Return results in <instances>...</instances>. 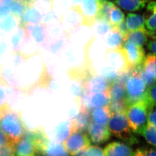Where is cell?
<instances>
[{
    "label": "cell",
    "instance_id": "obj_1",
    "mask_svg": "<svg viewBox=\"0 0 156 156\" xmlns=\"http://www.w3.org/2000/svg\"><path fill=\"white\" fill-rule=\"evenodd\" d=\"M3 115L0 120V129L9 141L16 144L23 136L27 128L20 112L14 110L7 103L3 105Z\"/></svg>",
    "mask_w": 156,
    "mask_h": 156
},
{
    "label": "cell",
    "instance_id": "obj_2",
    "mask_svg": "<svg viewBox=\"0 0 156 156\" xmlns=\"http://www.w3.org/2000/svg\"><path fill=\"white\" fill-rule=\"evenodd\" d=\"M125 88L124 101L127 107L143 100L147 86L137 67L132 69L130 75L125 82Z\"/></svg>",
    "mask_w": 156,
    "mask_h": 156
},
{
    "label": "cell",
    "instance_id": "obj_3",
    "mask_svg": "<svg viewBox=\"0 0 156 156\" xmlns=\"http://www.w3.org/2000/svg\"><path fill=\"white\" fill-rule=\"evenodd\" d=\"M108 127L111 134L123 140L129 144L136 143V139L133 135L128 119L125 113H116L111 115Z\"/></svg>",
    "mask_w": 156,
    "mask_h": 156
},
{
    "label": "cell",
    "instance_id": "obj_4",
    "mask_svg": "<svg viewBox=\"0 0 156 156\" xmlns=\"http://www.w3.org/2000/svg\"><path fill=\"white\" fill-rule=\"evenodd\" d=\"M131 130L137 133L146 125L147 121V109L143 100L128 106L125 112Z\"/></svg>",
    "mask_w": 156,
    "mask_h": 156
},
{
    "label": "cell",
    "instance_id": "obj_5",
    "mask_svg": "<svg viewBox=\"0 0 156 156\" xmlns=\"http://www.w3.org/2000/svg\"><path fill=\"white\" fill-rule=\"evenodd\" d=\"M67 151L71 156L90 146V141L85 131L75 130L70 132L67 139L62 142Z\"/></svg>",
    "mask_w": 156,
    "mask_h": 156
},
{
    "label": "cell",
    "instance_id": "obj_6",
    "mask_svg": "<svg viewBox=\"0 0 156 156\" xmlns=\"http://www.w3.org/2000/svg\"><path fill=\"white\" fill-rule=\"evenodd\" d=\"M64 34L69 39L71 34L76 28L84 24V19L78 8L71 7L59 17Z\"/></svg>",
    "mask_w": 156,
    "mask_h": 156
},
{
    "label": "cell",
    "instance_id": "obj_7",
    "mask_svg": "<svg viewBox=\"0 0 156 156\" xmlns=\"http://www.w3.org/2000/svg\"><path fill=\"white\" fill-rule=\"evenodd\" d=\"M104 59L108 66L113 68L119 74L131 70L122 48L107 49Z\"/></svg>",
    "mask_w": 156,
    "mask_h": 156
},
{
    "label": "cell",
    "instance_id": "obj_8",
    "mask_svg": "<svg viewBox=\"0 0 156 156\" xmlns=\"http://www.w3.org/2000/svg\"><path fill=\"white\" fill-rule=\"evenodd\" d=\"M122 49L125 53L130 69L140 66L145 59V53L143 47L135 46L124 41Z\"/></svg>",
    "mask_w": 156,
    "mask_h": 156
},
{
    "label": "cell",
    "instance_id": "obj_9",
    "mask_svg": "<svg viewBox=\"0 0 156 156\" xmlns=\"http://www.w3.org/2000/svg\"><path fill=\"white\" fill-rule=\"evenodd\" d=\"M101 2L97 0H83L78 8L84 19V24L91 27L96 20Z\"/></svg>",
    "mask_w": 156,
    "mask_h": 156
},
{
    "label": "cell",
    "instance_id": "obj_10",
    "mask_svg": "<svg viewBox=\"0 0 156 156\" xmlns=\"http://www.w3.org/2000/svg\"><path fill=\"white\" fill-rule=\"evenodd\" d=\"M24 29L30 40H33L38 46L44 47L47 41V35L44 24H27Z\"/></svg>",
    "mask_w": 156,
    "mask_h": 156
},
{
    "label": "cell",
    "instance_id": "obj_11",
    "mask_svg": "<svg viewBox=\"0 0 156 156\" xmlns=\"http://www.w3.org/2000/svg\"><path fill=\"white\" fill-rule=\"evenodd\" d=\"M90 140L94 144H101L110 138L111 133L107 125H102L91 122L87 129Z\"/></svg>",
    "mask_w": 156,
    "mask_h": 156
},
{
    "label": "cell",
    "instance_id": "obj_12",
    "mask_svg": "<svg viewBox=\"0 0 156 156\" xmlns=\"http://www.w3.org/2000/svg\"><path fill=\"white\" fill-rule=\"evenodd\" d=\"M83 92L101 93L107 91L109 83L101 76L94 73L82 83Z\"/></svg>",
    "mask_w": 156,
    "mask_h": 156
},
{
    "label": "cell",
    "instance_id": "obj_13",
    "mask_svg": "<svg viewBox=\"0 0 156 156\" xmlns=\"http://www.w3.org/2000/svg\"><path fill=\"white\" fill-rule=\"evenodd\" d=\"M38 154L35 143L27 136L23 135L16 144L15 156H35Z\"/></svg>",
    "mask_w": 156,
    "mask_h": 156
},
{
    "label": "cell",
    "instance_id": "obj_14",
    "mask_svg": "<svg viewBox=\"0 0 156 156\" xmlns=\"http://www.w3.org/2000/svg\"><path fill=\"white\" fill-rule=\"evenodd\" d=\"M105 156H134V152L125 143L115 141L109 144L105 148Z\"/></svg>",
    "mask_w": 156,
    "mask_h": 156
},
{
    "label": "cell",
    "instance_id": "obj_15",
    "mask_svg": "<svg viewBox=\"0 0 156 156\" xmlns=\"http://www.w3.org/2000/svg\"><path fill=\"white\" fill-rule=\"evenodd\" d=\"M91 122L90 111L80 108L79 113L71 121L70 132L75 130L86 131Z\"/></svg>",
    "mask_w": 156,
    "mask_h": 156
},
{
    "label": "cell",
    "instance_id": "obj_16",
    "mask_svg": "<svg viewBox=\"0 0 156 156\" xmlns=\"http://www.w3.org/2000/svg\"><path fill=\"white\" fill-rule=\"evenodd\" d=\"M144 27L149 37H155L156 31V3L151 1L147 5V10L144 16Z\"/></svg>",
    "mask_w": 156,
    "mask_h": 156
},
{
    "label": "cell",
    "instance_id": "obj_17",
    "mask_svg": "<svg viewBox=\"0 0 156 156\" xmlns=\"http://www.w3.org/2000/svg\"><path fill=\"white\" fill-rule=\"evenodd\" d=\"M43 15L35 8L34 5L28 7L23 16L18 21V25L24 27L27 24H38L41 23Z\"/></svg>",
    "mask_w": 156,
    "mask_h": 156
},
{
    "label": "cell",
    "instance_id": "obj_18",
    "mask_svg": "<svg viewBox=\"0 0 156 156\" xmlns=\"http://www.w3.org/2000/svg\"><path fill=\"white\" fill-rule=\"evenodd\" d=\"M111 116V114L108 106L94 108L90 114L91 122L99 125H107Z\"/></svg>",
    "mask_w": 156,
    "mask_h": 156
},
{
    "label": "cell",
    "instance_id": "obj_19",
    "mask_svg": "<svg viewBox=\"0 0 156 156\" xmlns=\"http://www.w3.org/2000/svg\"><path fill=\"white\" fill-rule=\"evenodd\" d=\"M104 39L107 49L120 48L124 42L123 37L114 27H112Z\"/></svg>",
    "mask_w": 156,
    "mask_h": 156
},
{
    "label": "cell",
    "instance_id": "obj_20",
    "mask_svg": "<svg viewBox=\"0 0 156 156\" xmlns=\"http://www.w3.org/2000/svg\"><path fill=\"white\" fill-rule=\"evenodd\" d=\"M41 154L43 156H72L67 151L62 143L50 140Z\"/></svg>",
    "mask_w": 156,
    "mask_h": 156
},
{
    "label": "cell",
    "instance_id": "obj_21",
    "mask_svg": "<svg viewBox=\"0 0 156 156\" xmlns=\"http://www.w3.org/2000/svg\"><path fill=\"white\" fill-rule=\"evenodd\" d=\"M107 92L110 101L124 100L125 96V84L117 81L110 83Z\"/></svg>",
    "mask_w": 156,
    "mask_h": 156
},
{
    "label": "cell",
    "instance_id": "obj_22",
    "mask_svg": "<svg viewBox=\"0 0 156 156\" xmlns=\"http://www.w3.org/2000/svg\"><path fill=\"white\" fill-rule=\"evenodd\" d=\"M147 36L146 30H137L128 33L124 41L135 46L143 47L147 42Z\"/></svg>",
    "mask_w": 156,
    "mask_h": 156
},
{
    "label": "cell",
    "instance_id": "obj_23",
    "mask_svg": "<svg viewBox=\"0 0 156 156\" xmlns=\"http://www.w3.org/2000/svg\"><path fill=\"white\" fill-rule=\"evenodd\" d=\"M150 0H115L114 2L120 7L128 11L143 9Z\"/></svg>",
    "mask_w": 156,
    "mask_h": 156
},
{
    "label": "cell",
    "instance_id": "obj_24",
    "mask_svg": "<svg viewBox=\"0 0 156 156\" xmlns=\"http://www.w3.org/2000/svg\"><path fill=\"white\" fill-rule=\"evenodd\" d=\"M69 40L68 37L64 34L62 37L56 40L47 41L44 47L46 48L48 52L53 54H57L63 51Z\"/></svg>",
    "mask_w": 156,
    "mask_h": 156
},
{
    "label": "cell",
    "instance_id": "obj_25",
    "mask_svg": "<svg viewBox=\"0 0 156 156\" xmlns=\"http://www.w3.org/2000/svg\"><path fill=\"white\" fill-rule=\"evenodd\" d=\"M29 38L24 28L18 26L11 37V45L13 51L20 50Z\"/></svg>",
    "mask_w": 156,
    "mask_h": 156
},
{
    "label": "cell",
    "instance_id": "obj_26",
    "mask_svg": "<svg viewBox=\"0 0 156 156\" xmlns=\"http://www.w3.org/2000/svg\"><path fill=\"white\" fill-rule=\"evenodd\" d=\"M126 24L129 32L140 30H145L144 17L134 13L127 14Z\"/></svg>",
    "mask_w": 156,
    "mask_h": 156
},
{
    "label": "cell",
    "instance_id": "obj_27",
    "mask_svg": "<svg viewBox=\"0 0 156 156\" xmlns=\"http://www.w3.org/2000/svg\"><path fill=\"white\" fill-rule=\"evenodd\" d=\"M94 37L97 38H104L112 28L109 22L106 21L96 19L91 26Z\"/></svg>",
    "mask_w": 156,
    "mask_h": 156
},
{
    "label": "cell",
    "instance_id": "obj_28",
    "mask_svg": "<svg viewBox=\"0 0 156 156\" xmlns=\"http://www.w3.org/2000/svg\"><path fill=\"white\" fill-rule=\"evenodd\" d=\"M70 123L68 121L62 122L56 126L54 131L56 140L62 143L67 138L70 133Z\"/></svg>",
    "mask_w": 156,
    "mask_h": 156
},
{
    "label": "cell",
    "instance_id": "obj_29",
    "mask_svg": "<svg viewBox=\"0 0 156 156\" xmlns=\"http://www.w3.org/2000/svg\"><path fill=\"white\" fill-rule=\"evenodd\" d=\"M137 133L143 136L149 144L156 146V127L146 124Z\"/></svg>",
    "mask_w": 156,
    "mask_h": 156
},
{
    "label": "cell",
    "instance_id": "obj_30",
    "mask_svg": "<svg viewBox=\"0 0 156 156\" xmlns=\"http://www.w3.org/2000/svg\"><path fill=\"white\" fill-rule=\"evenodd\" d=\"M143 70L149 76L156 80V55H148L143 62Z\"/></svg>",
    "mask_w": 156,
    "mask_h": 156
},
{
    "label": "cell",
    "instance_id": "obj_31",
    "mask_svg": "<svg viewBox=\"0 0 156 156\" xmlns=\"http://www.w3.org/2000/svg\"><path fill=\"white\" fill-rule=\"evenodd\" d=\"M29 6L20 0H14L10 5L11 13L18 21L22 18Z\"/></svg>",
    "mask_w": 156,
    "mask_h": 156
},
{
    "label": "cell",
    "instance_id": "obj_32",
    "mask_svg": "<svg viewBox=\"0 0 156 156\" xmlns=\"http://www.w3.org/2000/svg\"><path fill=\"white\" fill-rule=\"evenodd\" d=\"M115 4L111 2H101L100 7L96 19H100L109 22L111 11Z\"/></svg>",
    "mask_w": 156,
    "mask_h": 156
},
{
    "label": "cell",
    "instance_id": "obj_33",
    "mask_svg": "<svg viewBox=\"0 0 156 156\" xmlns=\"http://www.w3.org/2000/svg\"><path fill=\"white\" fill-rule=\"evenodd\" d=\"M142 100L146 105L147 110L156 105V84L147 87Z\"/></svg>",
    "mask_w": 156,
    "mask_h": 156
},
{
    "label": "cell",
    "instance_id": "obj_34",
    "mask_svg": "<svg viewBox=\"0 0 156 156\" xmlns=\"http://www.w3.org/2000/svg\"><path fill=\"white\" fill-rule=\"evenodd\" d=\"M47 41L56 40L63 35V31L60 22L46 27Z\"/></svg>",
    "mask_w": 156,
    "mask_h": 156
},
{
    "label": "cell",
    "instance_id": "obj_35",
    "mask_svg": "<svg viewBox=\"0 0 156 156\" xmlns=\"http://www.w3.org/2000/svg\"><path fill=\"white\" fill-rule=\"evenodd\" d=\"M71 8L69 0H53V10L59 17Z\"/></svg>",
    "mask_w": 156,
    "mask_h": 156
},
{
    "label": "cell",
    "instance_id": "obj_36",
    "mask_svg": "<svg viewBox=\"0 0 156 156\" xmlns=\"http://www.w3.org/2000/svg\"><path fill=\"white\" fill-rule=\"evenodd\" d=\"M18 24V20L13 16L9 15L0 20V29L5 33H9L15 30Z\"/></svg>",
    "mask_w": 156,
    "mask_h": 156
},
{
    "label": "cell",
    "instance_id": "obj_37",
    "mask_svg": "<svg viewBox=\"0 0 156 156\" xmlns=\"http://www.w3.org/2000/svg\"><path fill=\"white\" fill-rule=\"evenodd\" d=\"M125 20V15L122 11L114 6L111 11L109 23L112 27H116Z\"/></svg>",
    "mask_w": 156,
    "mask_h": 156
},
{
    "label": "cell",
    "instance_id": "obj_38",
    "mask_svg": "<svg viewBox=\"0 0 156 156\" xmlns=\"http://www.w3.org/2000/svg\"><path fill=\"white\" fill-rule=\"evenodd\" d=\"M34 5L44 15L53 10V0H34Z\"/></svg>",
    "mask_w": 156,
    "mask_h": 156
},
{
    "label": "cell",
    "instance_id": "obj_39",
    "mask_svg": "<svg viewBox=\"0 0 156 156\" xmlns=\"http://www.w3.org/2000/svg\"><path fill=\"white\" fill-rule=\"evenodd\" d=\"M100 74L102 77L110 83L116 80L119 73L116 70L107 66L102 68Z\"/></svg>",
    "mask_w": 156,
    "mask_h": 156
},
{
    "label": "cell",
    "instance_id": "obj_40",
    "mask_svg": "<svg viewBox=\"0 0 156 156\" xmlns=\"http://www.w3.org/2000/svg\"><path fill=\"white\" fill-rule=\"evenodd\" d=\"M111 115L114 114L125 113L127 106L125 101H110L108 105Z\"/></svg>",
    "mask_w": 156,
    "mask_h": 156
},
{
    "label": "cell",
    "instance_id": "obj_41",
    "mask_svg": "<svg viewBox=\"0 0 156 156\" xmlns=\"http://www.w3.org/2000/svg\"><path fill=\"white\" fill-rule=\"evenodd\" d=\"M58 22H60L59 17L55 13L53 10H52L47 13L43 15L41 23L47 27L48 25Z\"/></svg>",
    "mask_w": 156,
    "mask_h": 156
},
{
    "label": "cell",
    "instance_id": "obj_42",
    "mask_svg": "<svg viewBox=\"0 0 156 156\" xmlns=\"http://www.w3.org/2000/svg\"><path fill=\"white\" fill-rule=\"evenodd\" d=\"M84 156H105L104 151L98 146H90L86 150Z\"/></svg>",
    "mask_w": 156,
    "mask_h": 156
},
{
    "label": "cell",
    "instance_id": "obj_43",
    "mask_svg": "<svg viewBox=\"0 0 156 156\" xmlns=\"http://www.w3.org/2000/svg\"><path fill=\"white\" fill-rule=\"evenodd\" d=\"M16 144L9 143L0 148V156H15Z\"/></svg>",
    "mask_w": 156,
    "mask_h": 156
},
{
    "label": "cell",
    "instance_id": "obj_44",
    "mask_svg": "<svg viewBox=\"0 0 156 156\" xmlns=\"http://www.w3.org/2000/svg\"><path fill=\"white\" fill-rule=\"evenodd\" d=\"M134 156H156V151L154 148H140L134 153Z\"/></svg>",
    "mask_w": 156,
    "mask_h": 156
},
{
    "label": "cell",
    "instance_id": "obj_45",
    "mask_svg": "<svg viewBox=\"0 0 156 156\" xmlns=\"http://www.w3.org/2000/svg\"><path fill=\"white\" fill-rule=\"evenodd\" d=\"M156 110L155 107L147 110V124L156 127Z\"/></svg>",
    "mask_w": 156,
    "mask_h": 156
},
{
    "label": "cell",
    "instance_id": "obj_46",
    "mask_svg": "<svg viewBox=\"0 0 156 156\" xmlns=\"http://www.w3.org/2000/svg\"><path fill=\"white\" fill-rule=\"evenodd\" d=\"M10 6L7 5H0V20L10 15Z\"/></svg>",
    "mask_w": 156,
    "mask_h": 156
},
{
    "label": "cell",
    "instance_id": "obj_47",
    "mask_svg": "<svg viewBox=\"0 0 156 156\" xmlns=\"http://www.w3.org/2000/svg\"><path fill=\"white\" fill-rule=\"evenodd\" d=\"M113 27L116 28L122 34V36L123 37L124 40V38L126 36L127 34L129 33L128 28L127 27L125 20L123 21H122L119 24H118V25H117L116 27Z\"/></svg>",
    "mask_w": 156,
    "mask_h": 156
},
{
    "label": "cell",
    "instance_id": "obj_48",
    "mask_svg": "<svg viewBox=\"0 0 156 156\" xmlns=\"http://www.w3.org/2000/svg\"><path fill=\"white\" fill-rule=\"evenodd\" d=\"M151 37V40L147 43V49L150 54L156 55V37Z\"/></svg>",
    "mask_w": 156,
    "mask_h": 156
},
{
    "label": "cell",
    "instance_id": "obj_49",
    "mask_svg": "<svg viewBox=\"0 0 156 156\" xmlns=\"http://www.w3.org/2000/svg\"><path fill=\"white\" fill-rule=\"evenodd\" d=\"M10 143V142L9 141L7 137H6L3 131L0 129V148L4 147Z\"/></svg>",
    "mask_w": 156,
    "mask_h": 156
},
{
    "label": "cell",
    "instance_id": "obj_50",
    "mask_svg": "<svg viewBox=\"0 0 156 156\" xmlns=\"http://www.w3.org/2000/svg\"><path fill=\"white\" fill-rule=\"evenodd\" d=\"M7 48V44L4 41L0 42V57H1L6 52Z\"/></svg>",
    "mask_w": 156,
    "mask_h": 156
},
{
    "label": "cell",
    "instance_id": "obj_51",
    "mask_svg": "<svg viewBox=\"0 0 156 156\" xmlns=\"http://www.w3.org/2000/svg\"><path fill=\"white\" fill-rule=\"evenodd\" d=\"M5 93L3 88L0 87V106L4 104V101L5 99Z\"/></svg>",
    "mask_w": 156,
    "mask_h": 156
},
{
    "label": "cell",
    "instance_id": "obj_52",
    "mask_svg": "<svg viewBox=\"0 0 156 156\" xmlns=\"http://www.w3.org/2000/svg\"><path fill=\"white\" fill-rule=\"evenodd\" d=\"M83 0H69L71 7H77Z\"/></svg>",
    "mask_w": 156,
    "mask_h": 156
},
{
    "label": "cell",
    "instance_id": "obj_53",
    "mask_svg": "<svg viewBox=\"0 0 156 156\" xmlns=\"http://www.w3.org/2000/svg\"><path fill=\"white\" fill-rule=\"evenodd\" d=\"M14 0H0V5H7L10 6Z\"/></svg>",
    "mask_w": 156,
    "mask_h": 156
},
{
    "label": "cell",
    "instance_id": "obj_54",
    "mask_svg": "<svg viewBox=\"0 0 156 156\" xmlns=\"http://www.w3.org/2000/svg\"><path fill=\"white\" fill-rule=\"evenodd\" d=\"M21 1L23 2L24 3H26L27 5H28V6H30L31 5H34V0H20Z\"/></svg>",
    "mask_w": 156,
    "mask_h": 156
},
{
    "label": "cell",
    "instance_id": "obj_55",
    "mask_svg": "<svg viewBox=\"0 0 156 156\" xmlns=\"http://www.w3.org/2000/svg\"><path fill=\"white\" fill-rule=\"evenodd\" d=\"M3 105H1V106H0V120H1V119L2 116V115H3Z\"/></svg>",
    "mask_w": 156,
    "mask_h": 156
},
{
    "label": "cell",
    "instance_id": "obj_56",
    "mask_svg": "<svg viewBox=\"0 0 156 156\" xmlns=\"http://www.w3.org/2000/svg\"><path fill=\"white\" fill-rule=\"evenodd\" d=\"M97 1L100 2H102L107 1L108 0H97Z\"/></svg>",
    "mask_w": 156,
    "mask_h": 156
},
{
    "label": "cell",
    "instance_id": "obj_57",
    "mask_svg": "<svg viewBox=\"0 0 156 156\" xmlns=\"http://www.w3.org/2000/svg\"></svg>",
    "mask_w": 156,
    "mask_h": 156
},
{
    "label": "cell",
    "instance_id": "obj_58",
    "mask_svg": "<svg viewBox=\"0 0 156 156\" xmlns=\"http://www.w3.org/2000/svg\"></svg>",
    "mask_w": 156,
    "mask_h": 156
}]
</instances>
